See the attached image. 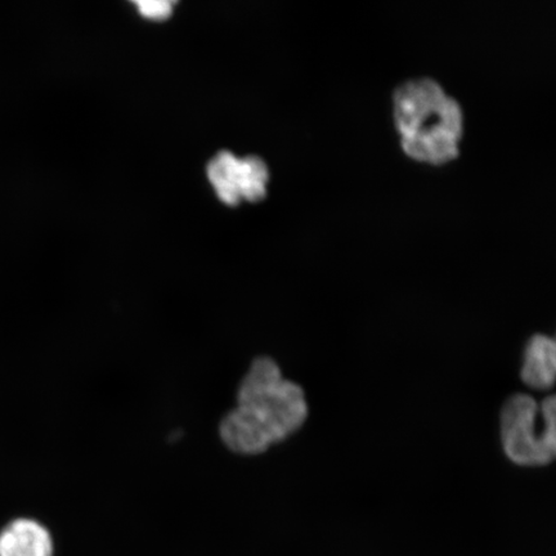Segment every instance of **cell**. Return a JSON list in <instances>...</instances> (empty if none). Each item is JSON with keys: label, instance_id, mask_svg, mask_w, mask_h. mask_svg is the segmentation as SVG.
<instances>
[{"label": "cell", "instance_id": "1", "mask_svg": "<svg viewBox=\"0 0 556 556\" xmlns=\"http://www.w3.org/2000/svg\"><path fill=\"white\" fill-rule=\"evenodd\" d=\"M303 388L285 379L274 358H255L240 381L236 406L219 424V437L233 454L261 455L287 441L307 421Z\"/></svg>", "mask_w": 556, "mask_h": 556}, {"label": "cell", "instance_id": "2", "mask_svg": "<svg viewBox=\"0 0 556 556\" xmlns=\"http://www.w3.org/2000/svg\"><path fill=\"white\" fill-rule=\"evenodd\" d=\"M393 113L402 149L417 162L443 165L460 152V104L430 78L402 83L394 90Z\"/></svg>", "mask_w": 556, "mask_h": 556}, {"label": "cell", "instance_id": "3", "mask_svg": "<svg viewBox=\"0 0 556 556\" xmlns=\"http://www.w3.org/2000/svg\"><path fill=\"white\" fill-rule=\"evenodd\" d=\"M556 400L538 402L530 394L507 399L500 414L505 455L520 467H546L556 455Z\"/></svg>", "mask_w": 556, "mask_h": 556}, {"label": "cell", "instance_id": "4", "mask_svg": "<svg viewBox=\"0 0 556 556\" xmlns=\"http://www.w3.org/2000/svg\"><path fill=\"white\" fill-rule=\"evenodd\" d=\"M0 556H53L51 533L37 520H13L0 532Z\"/></svg>", "mask_w": 556, "mask_h": 556}, {"label": "cell", "instance_id": "5", "mask_svg": "<svg viewBox=\"0 0 556 556\" xmlns=\"http://www.w3.org/2000/svg\"><path fill=\"white\" fill-rule=\"evenodd\" d=\"M556 345L552 337L533 336L528 340L520 378L527 387L547 391L555 382Z\"/></svg>", "mask_w": 556, "mask_h": 556}, {"label": "cell", "instance_id": "6", "mask_svg": "<svg viewBox=\"0 0 556 556\" xmlns=\"http://www.w3.org/2000/svg\"><path fill=\"white\" fill-rule=\"evenodd\" d=\"M207 177L217 191L218 198L227 205H238L241 201L239 190L240 159L232 152L222 151L207 165Z\"/></svg>", "mask_w": 556, "mask_h": 556}, {"label": "cell", "instance_id": "7", "mask_svg": "<svg viewBox=\"0 0 556 556\" xmlns=\"http://www.w3.org/2000/svg\"><path fill=\"white\" fill-rule=\"evenodd\" d=\"M269 172L266 163L258 156L240 159L239 190L241 200L258 203L267 197Z\"/></svg>", "mask_w": 556, "mask_h": 556}, {"label": "cell", "instance_id": "8", "mask_svg": "<svg viewBox=\"0 0 556 556\" xmlns=\"http://www.w3.org/2000/svg\"><path fill=\"white\" fill-rule=\"evenodd\" d=\"M136 4L141 15L150 20L163 21L170 17L173 12V2L169 0H141Z\"/></svg>", "mask_w": 556, "mask_h": 556}]
</instances>
